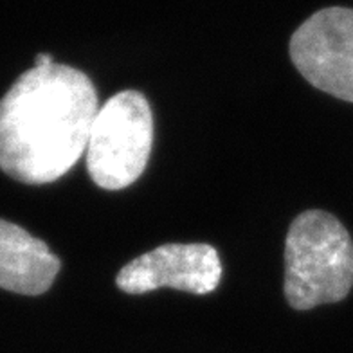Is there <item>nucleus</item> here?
Segmentation results:
<instances>
[{
  "mask_svg": "<svg viewBox=\"0 0 353 353\" xmlns=\"http://www.w3.org/2000/svg\"><path fill=\"white\" fill-rule=\"evenodd\" d=\"M152 143L148 99L137 90L117 92L94 116L85 148L88 175L103 190H125L143 175Z\"/></svg>",
  "mask_w": 353,
  "mask_h": 353,
  "instance_id": "3",
  "label": "nucleus"
},
{
  "mask_svg": "<svg viewBox=\"0 0 353 353\" xmlns=\"http://www.w3.org/2000/svg\"><path fill=\"white\" fill-rule=\"evenodd\" d=\"M290 58L308 83L353 103V10L326 8L312 14L290 38Z\"/></svg>",
  "mask_w": 353,
  "mask_h": 353,
  "instance_id": "4",
  "label": "nucleus"
},
{
  "mask_svg": "<svg viewBox=\"0 0 353 353\" xmlns=\"http://www.w3.org/2000/svg\"><path fill=\"white\" fill-rule=\"evenodd\" d=\"M353 287V242L339 220L321 210L290 223L285 242V298L296 310L337 303Z\"/></svg>",
  "mask_w": 353,
  "mask_h": 353,
  "instance_id": "2",
  "label": "nucleus"
},
{
  "mask_svg": "<svg viewBox=\"0 0 353 353\" xmlns=\"http://www.w3.org/2000/svg\"><path fill=\"white\" fill-rule=\"evenodd\" d=\"M222 279L216 249L208 243H168L126 263L116 283L126 294H146L163 287L182 292H213Z\"/></svg>",
  "mask_w": 353,
  "mask_h": 353,
  "instance_id": "5",
  "label": "nucleus"
},
{
  "mask_svg": "<svg viewBox=\"0 0 353 353\" xmlns=\"http://www.w3.org/2000/svg\"><path fill=\"white\" fill-rule=\"evenodd\" d=\"M60 260L46 242L23 228L0 219V288L40 296L60 272Z\"/></svg>",
  "mask_w": 353,
  "mask_h": 353,
  "instance_id": "6",
  "label": "nucleus"
},
{
  "mask_svg": "<svg viewBox=\"0 0 353 353\" xmlns=\"http://www.w3.org/2000/svg\"><path fill=\"white\" fill-rule=\"evenodd\" d=\"M98 92L63 63L33 67L0 99V170L23 184L65 175L87 148Z\"/></svg>",
  "mask_w": 353,
  "mask_h": 353,
  "instance_id": "1",
  "label": "nucleus"
},
{
  "mask_svg": "<svg viewBox=\"0 0 353 353\" xmlns=\"http://www.w3.org/2000/svg\"><path fill=\"white\" fill-rule=\"evenodd\" d=\"M54 63L51 54H47V52H42V54L37 56V60H34V67H49Z\"/></svg>",
  "mask_w": 353,
  "mask_h": 353,
  "instance_id": "7",
  "label": "nucleus"
}]
</instances>
